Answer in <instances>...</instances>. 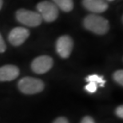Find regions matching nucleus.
Instances as JSON below:
<instances>
[{"label":"nucleus","instance_id":"obj_1","mask_svg":"<svg viewBox=\"0 0 123 123\" xmlns=\"http://www.w3.org/2000/svg\"><path fill=\"white\" fill-rule=\"evenodd\" d=\"M82 24L86 30L98 35H104L110 30L109 21L98 14H88L83 19Z\"/></svg>","mask_w":123,"mask_h":123},{"label":"nucleus","instance_id":"obj_2","mask_svg":"<svg viewBox=\"0 0 123 123\" xmlns=\"http://www.w3.org/2000/svg\"><path fill=\"white\" fill-rule=\"evenodd\" d=\"M37 12L40 14L42 19L46 23H52L58 18L59 9L52 1L43 0L36 6Z\"/></svg>","mask_w":123,"mask_h":123},{"label":"nucleus","instance_id":"obj_3","mask_svg":"<svg viewBox=\"0 0 123 123\" xmlns=\"http://www.w3.org/2000/svg\"><path fill=\"white\" fill-rule=\"evenodd\" d=\"M15 18L19 23L28 27H36L40 26L43 22L40 14L37 11L24 8L18 9L15 12Z\"/></svg>","mask_w":123,"mask_h":123},{"label":"nucleus","instance_id":"obj_4","mask_svg":"<svg viewBox=\"0 0 123 123\" xmlns=\"http://www.w3.org/2000/svg\"><path fill=\"white\" fill-rule=\"evenodd\" d=\"M19 90L25 94H35L43 90L44 82L39 78L33 77H24L18 83Z\"/></svg>","mask_w":123,"mask_h":123},{"label":"nucleus","instance_id":"obj_5","mask_svg":"<svg viewBox=\"0 0 123 123\" xmlns=\"http://www.w3.org/2000/svg\"><path fill=\"white\" fill-rule=\"evenodd\" d=\"M56 51L62 58H68L74 48L73 38L69 35H62L56 41Z\"/></svg>","mask_w":123,"mask_h":123},{"label":"nucleus","instance_id":"obj_6","mask_svg":"<svg viewBox=\"0 0 123 123\" xmlns=\"http://www.w3.org/2000/svg\"><path fill=\"white\" fill-rule=\"evenodd\" d=\"M54 60L48 55H42L35 58L32 61L31 67L34 73L43 74L48 72L53 67Z\"/></svg>","mask_w":123,"mask_h":123},{"label":"nucleus","instance_id":"obj_7","mask_svg":"<svg viewBox=\"0 0 123 123\" xmlns=\"http://www.w3.org/2000/svg\"><path fill=\"white\" fill-rule=\"evenodd\" d=\"M30 36V31L26 27L17 26L13 28L8 34V40L14 46H19L23 44Z\"/></svg>","mask_w":123,"mask_h":123},{"label":"nucleus","instance_id":"obj_8","mask_svg":"<svg viewBox=\"0 0 123 123\" xmlns=\"http://www.w3.org/2000/svg\"><path fill=\"white\" fill-rule=\"evenodd\" d=\"M83 7L92 14H101L107 11L109 5L105 0H82Z\"/></svg>","mask_w":123,"mask_h":123},{"label":"nucleus","instance_id":"obj_9","mask_svg":"<svg viewBox=\"0 0 123 123\" xmlns=\"http://www.w3.org/2000/svg\"><path fill=\"white\" fill-rule=\"evenodd\" d=\"M20 71L14 65H4L0 67V82H10L16 79Z\"/></svg>","mask_w":123,"mask_h":123},{"label":"nucleus","instance_id":"obj_10","mask_svg":"<svg viewBox=\"0 0 123 123\" xmlns=\"http://www.w3.org/2000/svg\"><path fill=\"white\" fill-rule=\"evenodd\" d=\"M52 2L57 6L58 9L66 13L72 11L74 6L73 0H52Z\"/></svg>","mask_w":123,"mask_h":123},{"label":"nucleus","instance_id":"obj_11","mask_svg":"<svg viewBox=\"0 0 123 123\" xmlns=\"http://www.w3.org/2000/svg\"><path fill=\"white\" fill-rule=\"evenodd\" d=\"M87 82H94L97 85H99L100 86L103 87L105 83V80L103 78L102 76H99L98 74H91L87 76L86 78Z\"/></svg>","mask_w":123,"mask_h":123},{"label":"nucleus","instance_id":"obj_12","mask_svg":"<svg viewBox=\"0 0 123 123\" xmlns=\"http://www.w3.org/2000/svg\"><path fill=\"white\" fill-rule=\"evenodd\" d=\"M113 78L117 83H118L119 85H123V71L122 70H116L113 74Z\"/></svg>","mask_w":123,"mask_h":123},{"label":"nucleus","instance_id":"obj_13","mask_svg":"<svg viewBox=\"0 0 123 123\" xmlns=\"http://www.w3.org/2000/svg\"><path fill=\"white\" fill-rule=\"evenodd\" d=\"M97 88L98 85L94 82H89L88 84L85 86V89L87 92H89L90 93H93L97 91Z\"/></svg>","mask_w":123,"mask_h":123},{"label":"nucleus","instance_id":"obj_14","mask_svg":"<svg viewBox=\"0 0 123 123\" xmlns=\"http://www.w3.org/2000/svg\"><path fill=\"white\" fill-rule=\"evenodd\" d=\"M6 50V45L4 42V39L2 38V34H0V53H3Z\"/></svg>","mask_w":123,"mask_h":123},{"label":"nucleus","instance_id":"obj_15","mask_svg":"<svg viewBox=\"0 0 123 123\" xmlns=\"http://www.w3.org/2000/svg\"><path fill=\"white\" fill-rule=\"evenodd\" d=\"M115 113H116L117 116L118 117H120V118H123V106L122 105H119V106L117 108L116 110H115Z\"/></svg>","mask_w":123,"mask_h":123},{"label":"nucleus","instance_id":"obj_16","mask_svg":"<svg viewBox=\"0 0 123 123\" xmlns=\"http://www.w3.org/2000/svg\"><path fill=\"white\" fill-rule=\"evenodd\" d=\"M80 123H95V122L90 116H86L83 117Z\"/></svg>","mask_w":123,"mask_h":123},{"label":"nucleus","instance_id":"obj_17","mask_svg":"<svg viewBox=\"0 0 123 123\" xmlns=\"http://www.w3.org/2000/svg\"><path fill=\"white\" fill-rule=\"evenodd\" d=\"M53 123H69V121L65 117H59L56 118Z\"/></svg>","mask_w":123,"mask_h":123},{"label":"nucleus","instance_id":"obj_18","mask_svg":"<svg viewBox=\"0 0 123 123\" xmlns=\"http://www.w3.org/2000/svg\"><path fill=\"white\" fill-rule=\"evenodd\" d=\"M2 6H3V0H0V11L2 8Z\"/></svg>","mask_w":123,"mask_h":123},{"label":"nucleus","instance_id":"obj_19","mask_svg":"<svg viewBox=\"0 0 123 123\" xmlns=\"http://www.w3.org/2000/svg\"><path fill=\"white\" fill-rule=\"evenodd\" d=\"M107 1H110V2H113V1H114V0H107Z\"/></svg>","mask_w":123,"mask_h":123}]
</instances>
